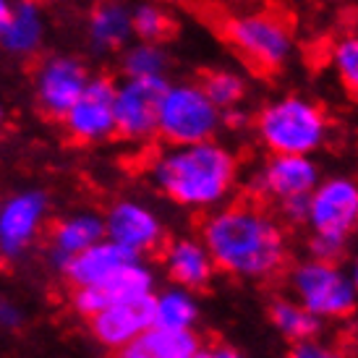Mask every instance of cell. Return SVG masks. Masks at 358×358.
I'll list each match as a JSON object with an SVG mask.
<instances>
[{"instance_id": "7402d4cb", "label": "cell", "mask_w": 358, "mask_h": 358, "mask_svg": "<svg viewBox=\"0 0 358 358\" xmlns=\"http://www.w3.org/2000/svg\"><path fill=\"white\" fill-rule=\"evenodd\" d=\"M199 301L196 290H189L183 285H170L152 296V322L155 327L168 329H194L199 322Z\"/></svg>"}, {"instance_id": "4dcf8cb0", "label": "cell", "mask_w": 358, "mask_h": 358, "mask_svg": "<svg viewBox=\"0 0 358 358\" xmlns=\"http://www.w3.org/2000/svg\"><path fill=\"white\" fill-rule=\"evenodd\" d=\"M207 358H243V356L233 348H217V350H212V353H207Z\"/></svg>"}, {"instance_id": "cb8c5ba5", "label": "cell", "mask_w": 358, "mask_h": 358, "mask_svg": "<svg viewBox=\"0 0 358 358\" xmlns=\"http://www.w3.org/2000/svg\"><path fill=\"white\" fill-rule=\"evenodd\" d=\"M170 55L162 42L136 40L123 48L120 73L123 79H168Z\"/></svg>"}, {"instance_id": "277c9868", "label": "cell", "mask_w": 358, "mask_h": 358, "mask_svg": "<svg viewBox=\"0 0 358 358\" xmlns=\"http://www.w3.org/2000/svg\"><path fill=\"white\" fill-rule=\"evenodd\" d=\"M303 225L311 230V254L340 259L358 233V178L329 176L311 191Z\"/></svg>"}, {"instance_id": "9c48e42d", "label": "cell", "mask_w": 358, "mask_h": 358, "mask_svg": "<svg viewBox=\"0 0 358 358\" xmlns=\"http://www.w3.org/2000/svg\"><path fill=\"white\" fill-rule=\"evenodd\" d=\"M50 215V196L40 189L16 191L0 201V259L19 262L31 251Z\"/></svg>"}, {"instance_id": "f1b7e54d", "label": "cell", "mask_w": 358, "mask_h": 358, "mask_svg": "<svg viewBox=\"0 0 358 358\" xmlns=\"http://www.w3.org/2000/svg\"><path fill=\"white\" fill-rule=\"evenodd\" d=\"M24 324V311L16 301L0 296V329H19Z\"/></svg>"}, {"instance_id": "ffe728a7", "label": "cell", "mask_w": 358, "mask_h": 358, "mask_svg": "<svg viewBox=\"0 0 358 358\" xmlns=\"http://www.w3.org/2000/svg\"><path fill=\"white\" fill-rule=\"evenodd\" d=\"M201 353V340L194 329H168L152 324L118 358H194Z\"/></svg>"}, {"instance_id": "83f0119b", "label": "cell", "mask_w": 358, "mask_h": 358, "mask_svg": "<svg viewBox=\"0 0 358 358\" xmlns=\"http://www.w3.org/2000/svg\"><path fill=\"white\" fill-rule=\"evenodd\" d=\"M288 358H348V356H345V350L327 343V340L311 338V340H303V343H296L290 348Z\"/></svg>"}, {"instance_id": "3957f363", "label": "cell", "mask_w": 358, "mask_h": 358, "mask_svg": "<svg viewBox=\"0 0 358 358\" xmlns=\"http://www.w3.org/2000/svg\"><path fill=\"white\" fill-rule=\"evenodd\" d=\"M254 134L269 155L314 157L327 144L329 118L317 100L299 92H288L259 108Z\"/></svg>"}, {"instance_id": "9a60e30c", "label": "cell", "mask_w": 358, "mask_h": 358, "mask_svg": "<svg viewBox=\"0 0 358 358\" xmlns=\"http://www.w3.org/2000/svg\"><path fill=\"white\" fill-rule=\"evenodd\" d=\"M152 299L115 303L90 319L92 338L110 350H123L152 327Z\"/></svg>"}, {"instance_id": "7c38bea8", "label": "cell", "mask_w": 358, "mask_h": 358, "mask_svg": "<svg viewBox=\"0 0 358 358\" xmlns=\"http://www.w3.org/2000/svg\"><path fill=\"white\" fill-rule=\"evenodd\" d=\"M102 217H105V236L139 259L157 251L165 241L162 217L139 199L113 201Z\"/></svg>"}, {"instance_id": "836d02e7", "label": "cell", "mask_w": 358, "mask_h": 358, "mask_svg": "<svg viewBox=\"0 0 358 358\" xmlns=\"http://www.w3.org/2000/svg\"><path fill=\"white\" fill-rule=\"evenodd\" d=\"M0 123H3V105H0Z\"/></svg>"}, {"instance_id": "484cf974", "label": "cell", "mask_w": 358, "mask_h": 358, "mask_svg": "<svg viewBox=\"0 0 358 358\" xmlns=\"http://www.w3.org/2000/svg\"><path fill=\"white\" fill-rule=\"evenodd\" d=\"M134 37L144 42H165L173 31V19L159 0H141L134 6Z\"/></svg>"}, {"instance_id": "8992f818", "label": "cell", "mask_w": 358, "mask_h": 358, "mask_svg": "<svg viewBox=\"0 0 358 358\" xmlns=\"http://www.w3.org/2000/svg\"><path fill=\"white\" fill-rule=\"evenodd\" d=\"M225 110L217 108L201 81H170L159 105L157 136L165 144H196L217 139Z\"/></svg>"}, {"instance_id": "8fae6325", "label": "cell", "mask_w": 358, "mask_h": 358, "mask_svg": "<svg viewBox=\"0 0 358 358\" xmlns=\"http://www.w3.org/2000/svg\"><path fill=\"white\" fill-rule=\"evenodd\" d=\"M90 71L73 55H48L40 60L34 71V94L45 115L50 118H66L76 100H79L87 84H90Z\"/></svg>"}, {"instance_id": "603a6c76", "label": "cell", "mask_w": 358, "mask_h": 358, "mask_svg": "<svg viewBox=\"0 0 358 358\" xmlns=\"http://www.w3.org/2000/svg\"><path fill=\"white\" fill-rule=\"evenodd\" d=\"M269 324L278 329L282 340H288L290 345L303 343V340L319 338L322 332V319L314 317L299 299L285 296V299H275L269 303Z\"/></svg>"}, {"instance_id": "7a4b0ae2", "label": "cell", "mask_w": 358, "mask_h": 358, "mask_svg": "<svg viewBox=\"0 0 358 358\" xmlns=\"http://www.w3.org/2000/svg\"><path fill=\"white\" fill-rule=\"evenodd\" d=\"M150 178L173 204L191 212H212L236 194L241 165L236 152L217 139L168 144L152 157Z\"/></svg>"}, {"instance_id": "f546056e", "label": "cell", "mask_w": 358, "mask_h": 358, "mask_svg": "<svg viewBox=\"0 0 358 358\" xmlns=\"http://www.w3.org/2000/svg\"><path fill=\"white\" fill-rule=\"evenodd\" d=\"M13 6H16V0H0V34H3V29L8 27L10 13H13Z\"/></svg>"}, {"instance_id": "5bb4252c", "label": "cell", "mask_w": 358, "mask_h": 358, "mask_svg": "<svg viewBox=\"0 0 358 358\" xmlns=\"http://www.w3.org/2000/svg\"><path fill=\"white\" fill-rule=\"evenodd\" d=\"M155 272H152L141 259L131 262L129 267L115 272L108 282L94 285V288H76L73 290V308L76 314L92 319L100 314L102 308L115 306V303H131V301H144L155 296Z\"/></svg>"}, {"instance_id": "d590c367", "label": "cell", "mask_w": 358, "mask_h": 358, "mask_svg": "<svg viewBox=\"0 0 358 358\" xmlns=\"http://www.w3.org/2000/svg\"><path fill=\"white\" fill-rule=\"evenodd\" d=\"M34 3H42V0H34Z\"/></svg>"}, {"instance_id": "6da1fadb", "label": "cell", "mask_w": 358, "mask_h": 358, "mask_svg": "<svg viewBox=\"0 0 358 358\" xmlns=\"http://www.w3.org/2000/svg\"><path fill=\"white\" fill-rule=\"evenodd\" d=\"M201 238L220 272L230 278L264 282L288 262V236L269 209L251 201L222 204L201 222Z\"/></svg>"}, {"instance_id": "52a82bcc", "label": "cell", "mask_w": 358, "mask_h": 358, "mask_svg": "<svg viewBox=\"0 0 358 358\" xmlns=\"http://www.w3.org/2000/svg\"><path fill=\"white\" fill-rule=\"evenodd\" d=\"M290 296L322 322H338L350 317L358 306V290L348 267L338 259L311 257L299 262L290 272Z\"/></svg>"}, {"instance_id": "d4e9b609", "label": "cell", "mask_w": 358, "mask_h": 358, "mask_svg": "<svg viewBox=\"0 0 358 358\" xmlns=\"http://www.w3.org/2000/svg\"><path fill=\"white\" fill-rule=\"evenodd\" d=\"M201 87L207 90L212 102L222 110L241 108L246 94H249V81L236 69H212L204 73Z\"/></svg>"}, {"instance_id": "e575fe53", "label": "cell", "mask_w": 358, "mask_h": 358, "mask_svg": "<svg viewBox=\"0 0 358 358\" xmlns=\"http://www.w3.org/2000/svg\"><path fill=\"white\" fill-rule=\"evenodd\" d=\"M335 3H348V0H335Z\"/></svg>"}, {"instance_id": "ba28073f", "label": "cell", "mask_w": 358, "mask_h": 358, "mask_svg": "<svg viewBox=\"0 0 358 358\" xmlns=\"http://www.w3.org/2000/svg\"><path fill=\"white\" fill-rule=\"evenodd\" d=\"M322 173L308 155H269L251 178L259 199L275 204L288 222L303 225L311 191L319 186Z\"/></svg>"}, {"instance_id": "30bf717a", "label": "cell", "mask_w": 358, "mask_h": 358, "mask_svg": "<svg viewBox=\"0 0 358 358\" xmlns=\"http://www.w3.org/2000/svg\"><path fill=\"white\" fill-rule=\"evenodd\" d=\"M168 79H120L115 87V123L118 136L134 144H147L159 131V105Z\"/></svg>"}, {"instance_id": "1f68e13d", "label": "cell", "mask_w": 358, "mask_h": 358, "mask_svg": "<svg viewBox=\"0 0 358 358\" xmlns=\"http://www.w3.org/2000/svg\"><path fill=\"white\" fill-rule=\"evenodd\" d=\"M348 272H350V280H353V285L358 290V251L350 257V264H348Z\"/></svg>"}, {"instance_id": "ac0fdd59", "label": "cell", "mask_w": 358, "mask_h": 358, "mask_svg": "<svg viewBox=\"0 0 358 358\" xmlns=\"http://www.w3.org/2000/svg\"><path fill=\"white\" fill-rule=\"evenodd\" d=\"M139 257L129 254L126 249H120L118 243H113L110 238H102L100 243L90 246L87 251H81L79 257H73L63 267V278L69 280L73 288H94L108 282L115 272L123 267H129L131 262H136Z\"/></svg>"}, {"instance_id": "d6a6232c", "label": "cell", "mask_w": 358, "mask_h": 358, "mask_svg": "<svg viewBox=\"0 0 358 358\" xmlns=\"http://www.w3.org/2000/svg\"><path fill=\"white\" fill-rule=\"evenodd\" d=\"M194 358H207V353H204V350H201L199 356H194Z\"/></svg>"}, {"instance_id": "2e32d148", "label": "cell", "mask_w": 358, "mask_h": 358, "mask_svg": "<svg viewBox=\"0 0 358 358\" xmlns=\"http://www.w3.org/2000/svg\"><path fill=\"white\" fill-rule=\"evenodd\" d=\"M162 267H165V275L170 278V282L176 285H183L189 290H201L207 288L215 272H217V264L209 254L204 238H196V236H180V238H173L165 246V254H162Z\"/></svg>"}, {"instance_id": "5b68a950", "label": "cell", "mask_w": 358, "mask_h": 358, "mask_svg": "<svg viewBox=\"0 0 358 358\" xmlns=\"http://www.w3.org/2000/svg\"><path fill=\"white\" fill-rule=\"evenodd\" d=\"M222 34L251 69L272 73L296 55V34L275 10H241L222 21Z\"/></svg>"}, {"instance_id": "44dd1931", "label": "cell", "mask_w": 358, "mask_h": 358, "mask_svg": "<svg viewBox=\"0 0 358 358\" xmlns=\"http://www.w3.org/2000/svg\"><path fill=\"white\" fill-rule=\"evenodd\" d=\"M42 42H45V16L40 3L16 0L8 27L0 34V48L16 58H31L42 48Z\"/></svg>"}, {"instance_id": "d6986e66", "label": "cell", "mask_w": 358, "mask_h": 358, "mask_svg": "<svg viewBox=\"0 0 358 358\" xmlns=\"http://www.w3.org/2000/svg\"><path fill=\"white\" fill-rule=\"evenodd\" d=\"M87 40L100 55L129 48L134 40V10L118 0L97 3L87 21Z\"/></svg>"}, {"instance_id": "e0dca14e", "label": "cell", "mask_w": 358, "mask_h": 358, "mask_svg": "<svg viewBox=\"0 0 358 358\" xmlns=\"http://www.w3.org/2000/svg\"><path fill=\"white\" fill-rule=\"evenodd\" d=\"M105 236V217L90 209L71 212L66 217H60L50 230V262L52 267L60 269L69 264L73 257H79L81 251L100 243Z\"/></svg>"}, {"instance_id": "4316f807", "label": "cell", "mask_w": 358, "mask_h": 358, "mask_svg": "<svg viewBox=\"0 0 358 358\" xmlns=\"http://www.w3.org/2000/svg\"><path fill=\"white\" fill-rule=\"evenodd\" d=\"M329 66L343 90L358 97V31L340 34L329 48Z\"/></svg>"}, {"instance_id": "4fadbf2b", "label": "cell", "mask_w": 358, "mask_h": 358, "mask_svg": "<svg viewBox=\"0 0 358 358\" xmlns=\"http://www.w3.org/2000/svg\"><path fill=\"white\" fill-rule=\"evenodd\" d=\"M115 87H118V81L108 79V76H92L84 94L63 118V126L71 139H76L79 144H100V141L110 139L113 134H118Z\"/></svg>"}]
</instances>
